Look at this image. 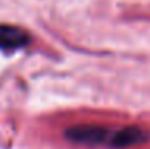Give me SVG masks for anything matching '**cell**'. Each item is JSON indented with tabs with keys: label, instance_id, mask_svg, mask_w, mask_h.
I'll return each instance as SVG.
<instances>
[{
	"label": "cell",
	"instance_id": "obj_1",
	"mask_svg": "<svg viewBox=\"0 0 150 149\" xmlns=\"http://www.w3.org/2000/svg\"><path fill=\"white\" fill-rule=\"evenodd\" d=\"M113 130H109L102 125H75L64 132V136L69 141L85 146H109Z\"/></svg>",
	"mask_w": 150,
	"mask_h": 149
},
{
	"label": "cell",
	"instance_id": "obj_2",
	"mask_svg": "<svg viewBox=\"0 0 150 149\" xmlns=\"http://www.w3.org/2000/svg\"><path fill=\"white\" fill-rule=\"evenodd\" d=\"M32 37L23 27L13 26V24L0 23V50L13 51V50L24 48L30 43Z\"/></svg>",
	"mask_w": 150,
	"mask_h": 149
},
{
	"label": "cell",
	"instance_id": "obj_3",
	"mask_svg": "<svg viewBox=\"0 0 150 149\" xmlns=\"http://www.w3.org/2000/svg\"><path fill=\"white\" fill-rule=\"evenodd\" d=\"M149 140V133L145 130L139 128V127H123V128L113 130L112 138H110L109 148H115V149H126V148H133L137 144H142Z\"/></svg>",
	"mask_w": 150,
	"mask_h": 149
}]
</instances>
